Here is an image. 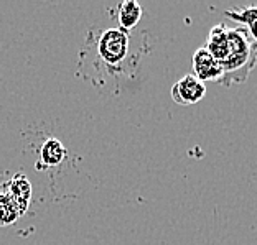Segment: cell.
Listing matches in <instances>:
<instances>
[{
    "label": "cell",
    "instance_id": "obj_1",
    "mask_svg": "<svg viewBox=\"0 0 257 245\" xmlns=\"http://www.w3.org/2000/svg\"><path fill=\"white\" fill-rule=\"evenodd\" d=\"M227 37H229V55L221 64L223 78L219 83L224 86L246 83L250 71L257 64V43L244 27L227 28Z\"/></svg>",
    "mask_w": 257,
    "mask_h": 245
},
{
    "label": "cell",
    "instance_id": "obj_2",
    "mask_svg": "<svg viewBox=\"0 0 257 245\" xmlns=\"http://www.w3.org/2000/svg\"><path fill=\"white\" fill-rule=\"evenodd\" d=\"M97 56L107 68H120L131 56V37L120 28H106L96 42Z\"/></svg>",
    "mask_w": 257,
    "mask_h": 245
},
{
    "label": "cell",
    "instance_id": "obj_3",
    "mask_svg": "<svg viewBox=\"0 0 257 245\" xmlns=\"http://www.w3.org/2000/svg\"><path fill=\"white\" fill-rule=\"evenodd\" d=\"M206 94V86L193 74L183 76L172 87V99L180 106H195Z\"/></svg>",
    "mask_w": 257,
    "mask_h": 245
},
{
    "label": "cell",
    "instance_id": "obj_4",
    "mask_svg": "<svg viewBox=\"0 0 257 245\" xmlns=\"http://www.w3.org/2000/svg\"><path fill=\"white\" fill-rule=\"evenodd\" d=\"M193 71H195V78H198L204 83V81H221L223 78V68L221 64L209 55V51L204 48H198L193 55Z\"/></svg>",
    "mask_w": 257,
    "mask_h": 245
},
{
    "label": "cell",
    "instance_id": "obj_5",
    "mask_svg": "<svg viewBox=\"0 0 257 245\" xmlns=\"http://www.w3.org/2000/svg\"><path fill=\"white\" fill-rule=\"evenodd\" d=\"M209 55H211L219 64L226 61L227 55H229V37H227V27L224 25H216L211 28L208 37L206 46H204Z\"/></svg>",
    "mask_w": 257,
    "mask_h": 245
},
{
    "label": "cell",
    "instance_id": "obj_6",
    "mask_svg": "<svg viewBox=\"0 0 257 245\" xmlns=\"http://www.w3.org/2000/svg\"><path fill=\"white\" fill-rule=\"evenodd\" d=\"M9 196L12 199L15 201V204L19 206L22 215L25 214V211L28 209V204H30V199H32V184L28 181L27 176H23V174L17 173L14 178H12V181L9 183Z\"/></svg>",
    "mask_w": 257,
    "mask_h": 245
},
{
    "label": "cell",
    "instance_id": "obj_7",
    "mask_svg": "<svg viewBox=\"0 0 257 245\" xmlns=\"http://www.w3.org/2000/svg\"><path fill=\"white\" fill-rule=\"evenodd\" d=\"M117 19H119V28L122 32H132L137 27V23L142 19V7L136 0H125L119 5L117 12Z\"/></svg>",
    "mask_w": 257,
    "mask_h": 245
},
{
    "label": "cell",
    "instance_id": "obj_8",
    "mask_svg": "<svg viewBox=\"0 0 257 245\" xmlns=\"http://www.w3.org/2000/svg\"><path fill=\"white\" fill-rule=\"evenodd\" d=\"M66 158V148L58 138H48L40 148V160L45 166H58Z\"/></svg>",
    "mask_w": 257,
    "mask_h": 245
},
{
    "label": "cell",
    "instance_id": "obj_9",
    "mask_svg": "<svg viewBox=\"0 0 257 245\" xmlns=\"http://www.w3.org/2000/svg\"><path fill=\"white\" fill-rule=\"evenodd\" d=\"M226 15L229 17L231 20L241 23V25H246L250 37H252L254 42L257 43V7L255 5H250V7L239 9V10H227Z\"/></svg>",
    "mask_w": 257,
    "mask_h": 245
},
{
    "label": "cell",
    "instance_id": "obj_10",
    "mask_svg": "<svg viewBox=\"0 0 257 245\" xmlns=\"http://www.w3.org/2000/svg\"><path fill=\"white\" fill-rule=\"evenodd\" d=\"M20 215H22L20 209L15 204V201L9 196V192L7 191L0 192V225L14 224Z\"/></svg>",
    "mask_w": 257,
    "mask_h": 245
}]
</instances>
